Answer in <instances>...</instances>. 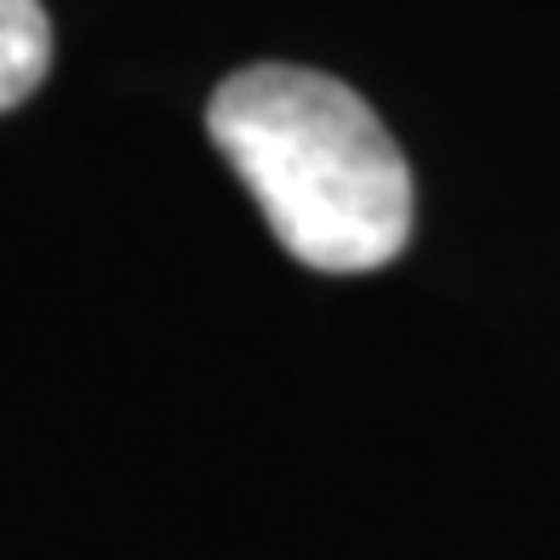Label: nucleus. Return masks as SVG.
I'll return each instance as SVG.
<instances>
[{
  "instance_id": "nucleus-2",
  "label": "nucleus",
  "mask_w": 560,
  "mask_h": 560,
  "mask_svg": "<svg viewBox=\"0 0 560 560\" xmlns=\"http://www.w3.org/2000/svg\"><path fill=\"white\" fill-rule=\"evenodd\" d=\"M52 69V23L40 0H0V115L30 97Z\"/></svg>"
},
{
  "instance_id": "nucleus-1",
  "label": "nucleus",
  "mask_w": 560,
  "mask_h": 560,
  "mask_svg": "<svg viewBox=\"0 0 560 560\" xmlns=\"http://www.w3.org/2000/svg\"><path fill=\"white\" fill-rule=\"evenodd\" d=\"M207 132L298 264L366 275L412 235V172L361 92L320 69L252 63L212 92Z\"/></svg>"
}]
</instances>
